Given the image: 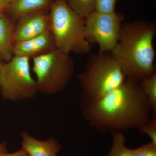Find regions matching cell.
Listing matches in <instances>:
<instances>
[{
	"instance_id": "3",
	"label": "cell",
	"mask_w": 156,
	"mask_h": 156,
	"mask_svg": "<svg viewBox=\"0 0 156 156\" xmlns=\"http://www.w3.org/2000/svg\"><path fill=\"white\" fill-rule=\"evenodd\" d=\"M78 78L83 101L103 97L119 87L126 79L121 65L111 51H99L91 55Z\"/></svg>"
},
{
	"instance_id": "10",
	"label": "cell",
	"mask_w": 156,
	"mask_h": 156,
	"mask_svg": "<svg viewBox=\"0 0 156 156\" xmlns=\"http://www.w3.org/2000/svg\"><path fill=\"white\" fill-rule=\"evenodd\" d=\"M22 149L29 156H57L62 145L53 136L42 141L31 136L26 131L21 133Z\"/></svg>"
},
{
	"instance_id": "12",
	"label": "cell",
	"mask_w": 156,
	"mask_h": 156,
	"mask_svg": "<svg viewBox=\"0 0 156 156\" xmlns=\"http://www.w3.org/2000/svg\"><path fill=\"white\" fill-rule=\"evenodd\" d=\"M51 4L50 0H11L6 13L16 23L27 14L48 9Z\"/></svg>"
},
{
	"instance_id": "17",
	"label": "cell",
	"mask_w": 156,
	"mask_h": 156,
	"mask_svg": "<svg viewBox=\"0 0 156 156\" xmlns=\"http://www.w3.org/2000/svg\"><path fill=\"white\" fill-rule=\"evenodd\" d=\"M134 156H156V145L151 142L133 149Z\"/></svg>"
},
{
	"instance_id": "8",
	"label": "cell",
	"mask_w": 156,
	"mask_h": 156,
	"mask_svg": "<svg viewBox=\"0 0 156 156\" xmlns=\"http://www.w3.org/2000/svg\"><path fill=\"white\" fill-rule=\"evenodd\" d=\"M40 10L27 14L15 23V42L38 36L50 30V11Z\"/></svg>"
},
{
	"instance_id": "6",
	"label": "cell",
	"mask_w": 156,
	"mask_h": 156,
	"mask_svg": "<svg viewBox=\"0 0 156 156\" xmlns=\"http://www.w3.org/2000/svg\"><path fill=\"white\" fill-rule=\"evenodd\" d=\"M30 59L14 56L2 62L0 67V92L4 99L11 101L34 97L38 92L36 81L32 76Z\"/></svg>"
},
{
	"instance_id": "20",
	"label": "cell",
	"mask_w": 156,
	"mask_h": 156,
	"mask_svg": "<svg viewBox=\"0 0 156 156\" xmlns=\"http://www.w3.org/2000/svg\"><path fill=\"white\" fill-rule=\"evenodd\" d=\"M0 156H29L25 151L22 148L20 150L13 153H8L6 152L0 153Z\"/></svg>"
},
{
	"instance_id": "13",
	"label": "cell",
	"mask_w": 156,
	"mask_h": 156,
	"mask_svg": "<svg viewBox=\"0 0 156 156\" xmlns=\"http://www.w3.org/2000/svg\"><path fill=\"white\" fill-rule=\"evenodd\" d=\"M112 145L107 156H134L133 149L126 145V136L123 132L112 133Z\"/></svg>"
},
{
	"instance_id": "2",
	"label": "cell",
	"mask_w": 156,
	"mask_h": 156,
	"mask_svg": "<svg viewBox=\"0 0 156 156\" xmlns=\"http://www.w3.org/2000/svg\"><path fill=\"white\" fill-rule=\"evenodd\" d=\"M154 22L136 20L123 23L119 40L111 52L126 79L140 82L156 73L154 41Z\"/></svg>"
},
{
	"instance_id": "11",
	"label": "cell",
	"mask_w": 156,
	"mask_h": 156,
	"mask_svg": "<svg viewBox=\"0 0 156 156\" xmlns=\"http://www.w3.org/2000/svg\"><path fill=\"white\" fill-rule=\"evenodd\" d=\"M15 22L6 14L0 15V61L5 62L14 56Z\"/></svg>"
},
{
	"instance_id": "14",
	"label": "cell",
	"mask_w": 156,
	"mask_h": 156,
	"mask_svg": "<svg viewBox=\"0 0 156 156\" xmlns=\"http://www.w3.org/2000/svg\"><path fill=\"white\" fill-rule=\"evenodd\" d=\"M96 0H67L68 5L76 13L86 19L95 11Z\"/></svg>"
},
{
	"instance_id": "9",
	"label": "cell",
	"mask_w": 156,
	"mask_h": 156,
	"mask_svg": "<svg viewBox=\"0 0 156 156\" xmlns=\"http://www.w3.org/2000/svg\"><path fill=\"white\" fill-rule=\"evenodd\" d=\"M56 48L54 37L50 30L38 36L15 42L13 54L14 56L32 59Z\"/></svg>"
},
{
	"instance_id": "16",
	"label": "cell",
	"mask_w": 156,
	"mask_h": 156,
	"mask_svg": "<svg viewBox=\"0 0 156 156\" xmlns=\"http://www.w3.org/2000/svg\"><path fill=\"white\" fill-rule=\"evenodd\" d=\"M138 130L141 133L148 136L151 142L156 145V111L153 112L150 120Z\"/></svg>"
},
{
	"instance_id": "23",
	"label": "cell",
	"mask_w": 156,
	"mask_h": 156,
	"mask_svg": "<svg viewBox=\"0 0 156 156\" xmlns=\"http://www.w3.org/2000/svg\"><path fill=\"white\" fill-rule=\"evenodd\" d=\"M54 1H55V0H54ZM62 1H67V0H62Z\"/></svg>"
},
{
	"instance_id": "5",
	"label": "cell",
	"mask_w": 156,
	"mask_h": 156,
	"mask_svg": "<svg viewBox=\"0 0 156 156\" xmlns=\"http://www.w3.org/2000/svg\"><path fill=\"white\" fill-rule=\"evenodd\" d=\"M33 72L36 76L38 91L47 95L61 92L71 80L74 62L70 54L56 49L34 57Z\"/></svg>"
},
{
	"instance_id": "21",
	"label": "cell",
	"mask_w": 156,
	"mask_h": 156,
	"mask_svg": "<svg viewBox=\"0 0 156 156\" xmlns=\"http://www.w3.org/2000/svg\"><path fill=\"white\" fill-rule=\"evenodd\" d=\"M7 143L6 142L0 143V153L7 152Z\"/></svg>"
},
{
	"instance_id": "7",
	"label": "cell",
	"mask_w": 156,
	"mask_h": 156,
	"mask_svg": "<svg viewBox=\"0 0 156 156\" xmlns=\"http://www.w3.org/2000/svg\"><path fill=\"white\" fill-rule=\"evenodd\" d=\"M124 14L115 11L104 13L95 11L85 19L87 41L99 47V51L111 52L115 47L124 20Z\"/></svg>"
},
{
	"instance_id": "18",
	"label": "cell",
	"mask_w": 156,
	"mask_h": 156,
	"mask_svg": "<svg viewBox=\"0 0 156 156\" xmlns=\"http://www.w3.org/2000/svg\"><path fill=\"white\" fill-rule=\"evenodd\" d=\"M117 0H96L95 11L104 13H111L115 11Z\"/></svg>"
},
{
	"instance_id": "1",
	"label": "cell",
	"mask_w": 156,
	"mask_h": 156,
	"mask_svg": "<svg viewBox=\"0 0 156 156\" xmlns=\"http://www.w3.org/2000/svg\"><path fill=\"white\" fill-rule=\"evenodd\" d=\"M80 108L89 126L103 133L139 129L154 112L140 82L128 79L103 97L81 100Z\"/></svg>"
},
{
	"instance_id": "22",
	"label": "cell",
	"mask_w": 156,
	"mask_h": 156,
	"mask_svg": "<svg viewBox=\"0 0 156 156\" xmlns=\"http://www.w3.org/2000/svg\"><path fill=\"white\" fill-rule=\"evenodd\" d=\"M2 62L0 61V67H1V64H2Z\"/></svg>"
},
{
	"instance_id": "19",
	"label": "cell",
	"mask_w": 156,
	"mask_h": 156,
	"mask_svg": "<svg viewBox=\"0 0 156 156\" xmlns=\"http://www.w3.org/2000/svg\"><path fill=\"white\" fill-rule=\"evenodd\" d=\"M10 1L11 0H0V15L7 13Z\"/></svg>"
},
{
	"instance_id": "4",
	"label": "cell",
	"mask_w": 156,
	"mask_h": 156,
	"mask_svg": "<svg viewBox=\"0 0 156 156\" xmlns=\"http://www.w3.org/2000/svg\"><path fill=\"white\" fill-rule=\"evenodd\" d=\"M50 30L56 49L67 54H87L92 44L86 38L85 19L76 13L66 1L55 0L50 7Z\"/></svg>"
},
{
	"instance_id": "15",
	"label": "cell",
	"mask_w": 156,
	"mask_h": 156,
	"mask_svg": "<svg viewBox=\"0 0 156 156\" xmlns=\"http://www.w3.org/2000/svg\"><path fill=\"white\" fill-rule=\"evenodd\" d=\"M139 82L153 110L156 111V73Z\"/></svg>"
}]
</instances>
